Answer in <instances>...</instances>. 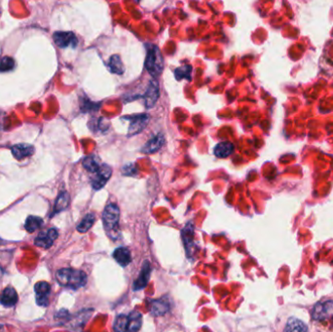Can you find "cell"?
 <instances>
[{"label": "cell", "instance_id": "cell-1", "mask_svg": "<svg viewBox=\"0 0 333 332\" xmlns=\"http://www.w3.org/2000/svg\"><path fill=\"white\" fill-rule=\"evenodd\" d=\"M57 281L62 285L70 289H78L87 282L85 272L71 268L61 269L57 272Z\"/></svg>", "mask_w": 333, "mask_h": 332}, {"label": "cell", "instance_id": "cell-2", "mask_svg": "<svg viewBox=\"0 0 333 332\" xmlns=\"http://www.w3.org/2000/svg\"><path fill=\"white\" fill-rule=\"evenodd\" d=\"M145 67L149 74L154 78L161 75L164 68V60L160 49L155 45H150L147 48V55L145 59Z\"/></svg>", "mask_w": 333, "mask_h": 332}, {"label": "cell", "instance_id": "cell-3", "mask_svg": "<svg viewBox=\"0 0 333 332\" xmlns=\"http://www.w3.org/2000/svg\"><path fill=\"white\" fill-rule=\"evenodd\" d=\"M119 219H120L119 207L115 204H107L102 213V221L104 229L110 237H113L114 233L117 232Z\"/></svg>", "mask_w": 333, "mask_h": 332}, {"label": "cell", "instance_id": "cell-4", "mask_svg": "<svg viewBox=\"0 0 333 332\" xmlns=\"http://www.w3.org/2000/svg\"><path fill=\"white\" fill-rule=\"evenodd\" d=\"M123 119L130 121L128 135L132 136V135L140 133L143 129H145L149 121V115L148 114H136L133 116H125Z\"/></svg>", "mask_w": 333, "mask_h": 332}, {"label": "cell", "instance_id": "cell-5", "mask_svg": "<svg viewBox=\"0 0 333 332\" xmlns=\"http://www.w3.org/2000/svg\"><path fill=\"white\" fill-rule=\"evenodd\" d=\"M312 316L315 320L325 321L333 317V301L328 300L319 302L315 305L312 311Z\"/></svg>", "mask_w": 333, "mask_h": 332}, {"label": "cell", "instance_id": "cell-6", "mask_svg": "<svg viewBox=\"0 0 333 332\" xmlns=\"http://www.w3.org/2000/svg\"><path fill=\"white\" fill-rule=\"evenodd\" d=\"M112 175V169L108 165H102L100 170L96 173V177L92 181V186L95 190H101L105 186Z\"/></svg>", "mask_w": 333, "mask_h": 332}, {"label": "cell", "instance_id": "cell-7", "mask_svg": "<svg viewBox=\"0 0 333 332\" xmlns=\"http://www.w3.org/2000/svg\"><path fill=\"white\" fill-rule=\"evenodd\" d=\"M54 41L60 48H75L78 40L73 32L70 31H57L54 33Z\"/></svg>", "mask_w": 333, "mask_h": 332}, {"label": "cell", "instance_id": "cell-8", "mask_svg": "<svg viewBox=\"0 0 333 332\" xmlns=\"http://www.w3.org/2000/svg\"><path fill=\"white\" fill-rule=\"evenodd\" d=\"M160 97V89L159 83L156 80H151L148 84L147 90L143 96L145 106L147 108H152L156 104L158 99Z\"/></svg>", "mask_w": 333, "mask_h": 332}, {"label": "cell", "instance_id": "cell-9", "mask_svg": "<svg viewBox=\"0 0 333 332\" xmlns=\"http://www.w3.org/2000/svg\"><path fill=\"white\" fill-rule=\"evenodd\" d=\"M34 290L36 293V303L41 307H46L49 304L48 296L51 291V286L46 281H39L35 284Z\"/></svg>", "mask_w": 333, "mask_h": 332}, {"label": "cell", "instance_id": "cell-10", "mask_svg": "<svg viewBox=\"0 0 333 332\" xmlns=\"http://www.w3.org/2000/svg\"><path fill=\"white\" fill-rule=\"evenodd\" d=\"M59 233L57 231V229L55 228H51L49 229L47 232L41 233L34 241L35 246L40 247V248H44V249H49L54 241L58 238Z\"/></svg>", "mask_w": 333, "mask_h": 332}, {"label": "cell", "instance_id": "cell-11", "mask_svg": "<svg viewBox=\"0 0 333 332\" xmlns=\"http://www.w3.org/2000/svg\"><path fill=\"white\" fill-rule=\"evenodd\" d=\"M170 304L167 298L150 300L148 302V310L154 316H163L169 311Z\"/></svg>", "mask_w": 333, "mask_h": 332}, {"label": "cell", "instance_id": "cell-12", "mask_svg": "<svg viewBox=\"0 0 333 332\" xmlns=\"http://www.w3.org/2000/svg\"><path fill=\"white\" fill-rule=\"evenodd\" d=\"M165 144V137L163 134L158 133L154 136H152L143 146L141 151L146 154H152L157 152L162 148V146Z\"/></svg>", "mask_w": 333, "mask_h": 332}, {"label": "cell", "instance_id": "cell-13", "mask_svg": "<svg viewBox=\"0 0 333 332\" xmlns=\"http://www.w3.org/2000/svg\"><path fill=\"white\" fill-rule=\"evenodd\" d=\"M150 274H151V266L148 261H145L142 264V268H141L138 278L133 281V289L134 290L143 289L148 283Z\"/></svg>", "mask_w": 333, "mask_h": 332}, {"label": "cell", "instance_id": "cell-14", "mask_svg": "<svg viewBox=\"0 0 333 332\" xmlns=\"http://www.w3.org/2000/svg\"><path fill=\"white\" fill-rule=\"evenodd\" d=\"M11 150H12L13 156L18 160H22V159L30 157L34 153V147L32 145L26 144V143L16 144L12 147Z\"/></svg>", "mask_w": 333, "mask_h": 332}, {"label": "cell", "instance_id": "cell-15", "mask_svg": "<svg viewBox=\"0 0 333 332\" xmlns=\"http://www.w3.org/2000/svg\"><path fill=\"white\" fill-rule=\"evenodd\" d=\"M18 302V294L13 287H6L1 296H0V304L5 307H13Z\"/></svg>", "mask_w": 333, "mask_h": 332}, {"label": "cell", "instance_id": "cell-16", "mask_svg": "<svg viewBox=\"0 0 333 332\" xmlns=\"http://www.w3.org/2000/svg\"><path fill=\"white\" fill-rule=\"evenodd\" d=\"M113 258L116 260V262L119 265L125 266L129 265L132 261V255L131 253L128 249L126 248H118L114 251L113 253Z\"/></svg>", "mask_w": 333, "mask_h": 332}, {"label": "cell", "instance_id": "cell-17", "mask_svg": "<svg viewBox=\"0 0 333 332\" xmlns=\"http://www.w3.org/2000/svg\"><path fill=\"white\" fill-rule=\"evenodd\" d=\"M234 151V145L233 143L229 142V141H223V142H220L218 143L214 150H213V153L216 157L218 158H227L229 157Z\"/></svg>", "mask_w": 333, "mask_h": 332}, {"label": "cell", "instance_id": "cell-18", "mask_svg": "<svg viewBox=\"0 0 333 332\" xmlns=\"http://www.w3.org/2000/svg\"><path fill=\"white\" fill-rule=\"evenodd\" d=\"M285 332H308V327L307 325L300 321L299 319L296 318H289L286 324V328H285Z\"/></svg>", "mask_w": 333, "mask_h": 332}, {"label": "cell", "instance_id": "cell-19", "mask_svg": "<svg viewBox=\"0 0 333 332\" xmlns=\"http://www.w3.org/2000/svg\"><path fill=\"white\" fill-rule=\"evenodd\" d=\"M129 324H128V332H137L141 328L142 324V316L139 312L133 311L129 315Z\"/></svg>", "mask_w": 333, "mask_h": 332}, {"label": "cell", "instance_id": "cell-20", "mask_svg": "<svg viewBox=\"0 0 333 332\" xmlns=\"http://www.w3.org/2000/svg\"><path fill=\"white\" fill-rule=\"evenodd\" d=\"M193 230H194L193 225L191 223H188L181 232V236H182V240L184 242V245H185L186 249L190 248V251H191V248L194 245L193 244V241H194V231Z\"/></svg>", "mask_w": 333, "mask_h": 332}, {"label": "cell", "instance_id": "cell-21", "mask_svg": "<svg viewBox=\"0 0 333 332\" xmlns=\"http://www.w3.org/2000/svg\"><path fill=\"white\" fill-rule=\"evenodd\" d=\"M107 67L110 72L114 74H122L124 72V66L122 64L121 58L118 55H114L109 59Z\"/></svg>", "mask_w": 333, "mask_h": 332}, {"label": "cell", "instance_id": "cell-22", "mask_svg": "<svg viewBox=\"0 0 333 332\" xmlns=\"http://www.w3.org/2000/svg\"><path fill=\"white\" fill-rule=\"evenodd\" d=\"M96 220V217L93 213H88L82 220L81 222L78 224L77 226V231L80 233H86L87 231H89L92 226L94 225Z\"/></svg>", "mask_w": 333, "mask_h": 332}, {"label": "cell", "instance_id": "cell-23", "mask_svg": "<svg viewBox=\"0 0 333 332\" xmlns=\"http://www.w3.org/2000/svg\"><path fill=\"white\" fill-rule=\"evenodd\" d=\"M43 224V220L38 217V216H28L27 219L26 220V224H25V228L27 232L32 233L34 231H36L37 229H39Z\"/></svg>", "mask_w": 333, "mask_h": 332}, {"label": "cell", "instance_id": "cell-24", "mask_svg": "<svg viewBox=\"0 0 333 332\" xmlns=\"http://www.w3.org/2000/svg\"><path fill=\"white\" fill-rule=\"evenodd\" d=\"M128 324H129V316L119 315L114 322L113 330L115 332H128Z\"/></svg>", "mask_w": 333, "mask_h": 332}, {"label": "cell", "instance_id": "cell-25", "mask_svg": "<svg viewBox=\"0 0 333 332\" xmlns=\"http://www.w3.org/2000/svg\"><path fill=\"white\" fill-rule=\"evenodd\" d=\"M83 167L90 173H97L101 166L99 164V160L96 156H88L83 160Z\"/></svg>", "mask_w": 333, "mask_h": 332}, {"label": "cell", "instance_id": "cell-26", "mask_svg": "<svg viewBox=\"0 0 333 332\" xmlns=\"http://www.w3.org/2000/svg\"><path fill=\"white\" fill-rule=\"evenodd\" d=\"M69 204V196L67 194V192H62L58 199L56 201L55 203V205H54V213H58V212H61L63 210H65L68 206Z\"/></svg>", "mask_w": 333, "mask_h": 332}, {"label": "cell", "instance_id": "cell-27", "mask_svg": "<svg viewBox=\"0 0 333 332\" xmlns=\"http://www.w3.org/2000/svg\"><path fill=\"white\" fill-rule=\"evenodd\" d=\"M191 72H192V67L189 65H185L175 70V76L178 80H181V79L191 80Z\"/></svg>", "mask_w": 333, "mask_h": 332}, {"label": "cell", "instance_id": "cell-28", "mask_svg": "<svg viewBox=\"0 0 333 332\" xmlns=\"http://www.w3.org/2000/svg\"><path fill=\"white\" fill-rule=\"evenodd\" d=\"M15 67V61L10 57H4L0 61V72H8Z\"/></svg>", "mask_w": 333, "mask_h": 332}, {"label": "cell", "instance_id": "cell-29", "mask_svg": "<svg viewBox=\"0 0 333 332\" xmlns=\"http://www.w3.org/2000/svg\"><path fill=\"white\" fill-rule=\"evenodd\" d=\"M137 173L136 166L134 164H128L122 168V174L128 177H134Z\"/></svg>", "mask_w": 333, "mask_h": 332}, {"label": "cell", "instance_id": "cell-30", "mask_svg": "<svg viewBox=\"0 0 333 332\" xmlns=\"http://www.w3.org/2000/svg\"><path fill=\"white\" fill-rule=\"evenodd\" d=\"M2 275H3V270H2V268L0 267V278L2 277Z\"/></svg>", "mask_w": 333, "mask_h": 332}]
</instances>
